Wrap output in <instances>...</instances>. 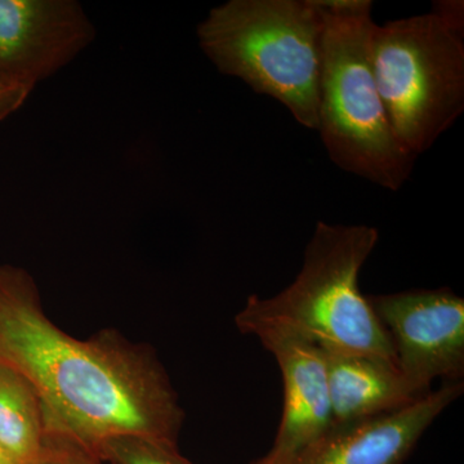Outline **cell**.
I'll use <instances>...</instances> for the list:
<instances>
[{
    "mask_svg": "<svg viewBox=\"0 0 464 464\" xmlns=\"http://www.w3.org/2000/svg\"><path fill=\"white\" fill-rule=\"evenodd\" d=\"M0 360L33 384L45 432L96 456L106 440L143 435L177 444L183 411L154 351L114 329L76 340L52 322L23 268L0 265Z\"/></svg>",
    "mask_w": 464,
    "mask_h": 464,
    "instance_id": "1",
    "label": "cell"
},
{
    "mask_svg": "<svg viewBox=\"0 0 464 464\" xmlns=\"http://www.w3.org/2000/svg\"><path fill=\"white\" fill-rule=\"evenodd\" d=\"M378 240L380 232L372 226L317 222L295 282L270 298L249 295L235 317L237 328L244 334L282 329L319 347L398 365L389 333L359 285Z\"/></svg>",
    "mask_w": 464,
    "mask_h": 464,
    "instance_id": "2",
    "label": "cell"
},
{
    "mask_svg": "<svg viewBox=\"0 0 464 464\" xmlns=\"http://www.w3.org/2000/svg\"><path fill=\"white\" fill-rule=\"evenodd\" d=\"M319 125L329 159L343 172L399 191L417 158L391 128L371 60V0H323Z\"/></svg>",
    "mask_w": 464,
    "mask_h": 464,
    "instance_id": "3",
    "label": "cell"
},
{
    "mask_svg": "<svg viewBox=\"0 0 464 464\" xmlns=\"http://www.w3.org/2000/svg\"><path fill=\"white\" fill-rule=\"evenodd\" d=\"M324 29L323 0H228L210 9L197 34L219 72L317 130Z\"/></svg>",
    "mask_w": 464,
    "mask_h": 464,
    "instance_id": "4",
    "label": "cell"
},
{
    "mask_svg": "<svg viewBox=\"0 0 464 464\" xmlns=\"http://www.w3.org/2000/svg\"><path fill=\"white\" fill-rule=\"evenodd\" d=\"M371 60L393 134L418 158L464 111L463 2L445 0L430 14L374 23Z\"/></svg>",
    "mask_w": 464,
    "mask_h": 464,
    "instance_id": "5",
    "label": "cell"
},
{
    "mask_svg": "<svg viewBox=\"0 0 464 464\" xmlns=\"http://www.w3.org/2000/svg\"><path fill=\"white\" fill-rule=\"evenodd\" d=\"M392 342L398 366L418 390L433 381L463 382L464 299L453 290L420 289L368 295Z\"/></svg>",
    "mask_w": 464,
    "mask_h": 464,
    "instance_id": "6",
    "label": "cell"
},
{
    "mask_svg": "<svg viewBox=\"0 0 464 464\" xmlns=\"http://www.w3.org/2000/svg\"><path fill=\"white\" fill-rule=\"evenodd\" d=\"M94 39L75 0H0V81L33 92Z\"/></svg>",
    "mask_w": 464,
    "mask_h": 464,
    "instance_id": "7",
    "label": "cell"
},
{
    "mask_svg": "<svg viewBox=\"0 0 464 464\" xmlns=\"http://www.w3.org/2000/svg\"><path fill=\"white\" fill-rule=\"evenodd\" d=\"M463 393V382H444L392 413L332 423L289 464H404L423 433Z\"/></svg>",
    "mask_w": 464,
    "mask_h": 464,
    "instance_id": "8",
    "label": "cell"
},
{
    "mask_svg": "<svg viewBox=\"0 0 464 464\" xmlns=\"http://www.w3.org/2000/svg\"><path fill=\"white\" fill-rule=\"evenodd\" d=\"M256 335L282 372L283 414L273 447L252 464H289L333 423L322 350L295 333L258 328Z\"/></svg>",
    "mask_w": 464,
    "mask_h": 464,
    "instance_id": "9",
    "label": "cell"
},
{
    "mask_svg": "<svg viewBox=\"0 0 464 464\" xmlns=\"http://www.w3.org/2000/svg\"><path fill=\"white\" fill-rule=\"evenodd\" d=\"M320 350L325 362L333 423L392 413L429 393L418 390L398 365L386 360L333 348Z\"/></svg>",
    "mask_w": 464,
    "mask_h": 464,
    "instance_id": "10",
    "label": "cell"
},
{
    "mask_svg": "<svg viewBox=\"0 0 464 464\" xmlns=\"http://www.w3.org/2000/svg\"><path fill=\"white\" fill-rule=\"evenodd\" d=\"M45 420L38 393L25 375L0 360V448L26 464L45 441Z\"/></svg>",
    "mask_w": 464,
    "mask_h": 464,
    "instance_id": "11",
    "label": "cell"
},
{
    "mask_svg": "<svg viewBox=\"0 0 464 464\" xmlns=\"http://www.w3.org/2000/svg\"><path fill=\"white\" fill-rule=\"evenodd\" d=\"M96 457L111 464H192L174 442L143 435L106 440L97 448Z\"/></svg>",
    "mask_w": 464,
    "mask_h": 464,
    "instance_id": "12",
    "label": "cell"
},
{
    "mask_svg": "<svg viewBox=\"0 0 464 464\" xmlns=\"http://www.w3.org/2000/svg\"><path fill=\"white\" fill-rule=\"evenodd\" d=\"M26 464H102L90 450L54 433L45 435L38 456Z\"/></svg>",
    "mask_w": 464,
    "mask_h": 464,
    "instance_id": "13",
    "label": "cell"
},
{
    "mask_svg": "<svg viewBox=\"0 0 464 464\" xmlns=\"http://www.w3.org/2000/svg\"><path fill=\"white\" fill-rule=\"evenodd\" d=\"M30 93L25 88L0 81V121L23 108Z\"/></svg>",
    "mask_w": 464,
    "mask_h": 464,
    "instance_id": "14",
    "label": "cell"
},
{
    "mask_svg": "<svg viewBox=\"0 0 464 464\" xmlns=\"http://www.w3.org/2000/svg\"><path fill=\"white\" fill-rule=\"evenodd\" d=\"M0 464H18V463L14 462V460L12 459V458L9 457L8 454L5 453V451L3 450L2 448H0Z\"/></svg>",
    "mask_w": 464,
    "mask_h": 464,
    "instance_id": "15",
    "label": "cell"
}]
</instances>
